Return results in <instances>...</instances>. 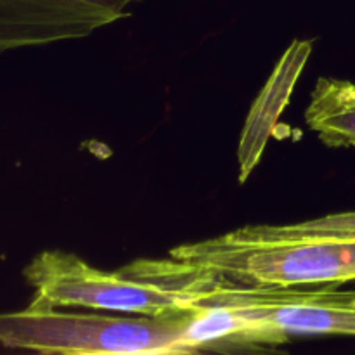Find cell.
<instances>
[{"instance_id": "1", "label": "cell", "mask_w": 355, "mask_h": 355, "mask_svg": "<svg viewBox=\"0 0 355 355\" xmlns=\"http://www.w3.org/2000/svg\"><path fill=\"white\" fill-rule=\"evenodd\" d=\"M170 257L248 286H340L355 281V210L298 224L246 225L175 246Z\"/></svg>"}, {"instance_id": "2", "label": "cell", "mask_w": 355, "mask_h": 355, "mask_svg": "<svg viewBox=\"0 0 355 355\" xmlns=\"http://www.w3.org/2000/svg\"><path fill=\"white\" fill-rule=\"evenodd\" d=\"M23 276L35 290L31 304L151 318L189 314L218 281L215 274L173 257L141 259L107 272L59 250L35 257Z\"/></svg>"}, {"instance_id": "3", "label": "cell", "mask_w": 355, "mask_h": 355, "mask_svg": "<svg viewBox=\"0 0 355 355\" xmlns=\"http://www.w3.org/2000/svg\"><path fill=\"white\" fill-rule=\"evenodd\" d=\"M194 311L184 315L123 318L30 304L24 311L0 314V345L49 355L196 354L189 338Z\"/></svg>"}, {"instance_id": "4", "label": "cell", "mask_w": 355, "mask_h": 355, "mask_svg": "<svg viewBox=\"0 0 355 355\" xmlns=\"http://www.w3.org/2000/svg\"><path fill=\"white\" fill-rule=\"evenodd\" d=\"M139 0H0V52L78 40L128 17Z\"/></svg>"}, {"instance_id": "5", "label": "cell", "mask_w": 355, "mask_h": 355, "mask_svg": "<svg viewBox=\"0 0 355 355\" xmlns=\"http://www.w3.org/2000/svg\"><path fill=\"white\" fill-rule=\"evenodd\" d=\"M305 121L328 148H355V83L321 76L311 94Z\"/></svg>"}]
</instances>
